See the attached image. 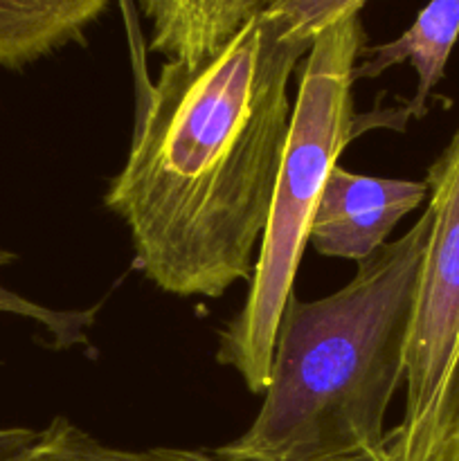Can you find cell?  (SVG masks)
I'll return each mask as SVG.
<instances>
[{
  "mask_svg": "<svg viewBox=\"0 0 459 461\" xmlns=\"http://www.w3.org/2000/svg\"><path fill=\"white\" fill-rule=\"evenodd\" d=\"M4 461H223L214 453L178 446L153 448H122L106 444L72 423L66 417H54L34 439Z\"/></svg>",
  "mask_w": 459,
  "mask_h": 461,
  "instance_id": "9c48e42d",
  "label": "cell"
},
{
  "mask_svg": "<svg viewBox=\"0 0 459 461\" xmlns=\"http://www.w3.org/2000/svg\"><path fill=\"white\" fill-rule=\"evenodd\" d=\"M111 0H0V70H21L84 41Z\"/></svg>",
  "mask_w": 459,
  "mask_h": 461,
  "instance_id": "ba28073f",
  "label": "cell"
},
{
  "mask_svg": "<svg viewBox=\"0 0 459 461\" xmlns=\"http://www.w3.org/2000/svg\"><path fill=\"white\" fill-rule=\"evenodd\" d=\"M130 5H133V0H122V7H124V14H126V18H129V27H130V34H133V7H130Z\"/></svg>",
  "mask_w": 459,
  "mask_h": 461,
  "instance_id": "5bb4252c",
  "label": "cell"
},
{
  "mask_svg": "<svg viewBox=\"0 0 459 461\" xmlns=\"http://www.w3.org/2000/svg\"><path fill=\"white\" fill-rule=\"evenodd\" d=\"M364 45L360 14H351L320 32L304 57L291 135L246 302L216 331V363L232 367L252 394H264L270 383L274 336L292 295L315 207L342 149L356 135L351 90Z\"/></svg>",
  "mask_w": 459,
  "mask_h": 461,
  "instance_id": "3957f363",
  "label": "cell"
},
{
  "mask_svg": "<svg viewBox=\"0 0 459 461\" xmlns=\"http://www.w3.org/2000/svg\"><path fill=\"white\" fill-rule=\"evenodd\" d=\"M16 255L7 248L0 246V268L14 264ZM102 304H94L90 309H75V311H57L48 309V306L32 302L27 297L18 295V293L9 291L7 286L0 284V313L18 315V318H27L32 322L40 324L52 340L50 345L54 349H70V347L88 345L90 342V327L97 320Z\"/></svg>",
  "mask_w": 459,
  "mask_h": 461,
  "instance_id": "30bf717a",
  "label": "cell"
},
{
  "mask_svg": "<svg viewBox=\"0 0 459 461\" xmlns=\"http://www.w3.org/2000/svg\"><path fill=\"white\" fill-rule=\"evenodd\" d=\"M432 230L405 347V410L390 461H428L459 428V129L428 169Z\"/></svg>",
  "mask_w": 459,
  "mask_h": 461,
  "instance_id": "277c9868",
  "label": "cell"
},
{
  "mask_svg": "<svg viewBox=\"0 0 459 461\" xmlns=\"http://www.w3.org/2000/svg\"><path fill=\"white\" fill-rule=\"evenodd\" d=\"M428 461H459V428L432 453Z\"/></svg>",
  "mask_w": 459,
  "mask_h": 461,
  "instance_id": "4fadbf2b",
  "label": "cell"
},
{
  "mask_svg": "<svg viewBox=\"0 0 459 461\" xmlns=\"http://www.w3.org/2000/svg\"><path fill=\"white\" fill-rule=\"evenodd\" d=\"M432 212L358 261L322 300L292 293L274 336L264 405L223 461H390L385 414L403 383L405 347Z\"/></svg>",
  "mask_w": 459,
  "mask_h": 461,
  "instance_id": "7a4b0ae2",
  "label": "cell"
},
{
  "mask_svg": "<svg viewBox=\"0 0 459 461\" xmlns=\"http://www.w3.org/2000/svg\"><path fill=\"white\" fill-rule=\"evenodd\" d=\"M151 25L148 50L166 61L202 63L273 0H135Z\"/></svg>",
  "mask_w": 459,
  "mask_h": 461,
  "instance_id": "8992f818",
  "label": "cell"
},
{
  "mask_svg": "<svg viewBox=\"0 0 459 461\" xmlns=\"http://www.w3.org/2000/svg\"><path fill=\"white\" fill-rule=\"evenodd\" d=\"M309 48L259 14L207 61L160 68L104 194L153 286L220 297L252 277L291 135L288 79Z\"/></svg>",
  "mask_w": 459,
  "mask_h": 461,
  "instance_id": "6da1fadb",
  "label": "cell"
},
{
  "mask_svg": "<svg viewBox=\"0 0 459 461\" xmlns=\"http://www.w3.org/2000/svg\"><path fill=\"white\" fill-rule=\"evenodd\" d=\"M364 3L367 0H273L261 14L277 25L282 36L310 45L328 25L360 14Z\"/></svg>",
  "mask_w": 459,
  "mask_h": 461,
  "instance_id": "8fae6325",
  "label": "cell"
},
{
  "mask_svg": "<svg viewBox=\"0 0 459 461\" xmlns=\"http://www.w3.org/2000/svg\"><path fill=\"white\" fill-rule=\"evenodd\" d=\"M459 39V0H430L412 25L394 41L364 45L354 79H374L390 68L410 63L417 72V93L405 106V117H423Z\"/></svg>",
  "mask_w": 459,
  "mask_h": 461,
  "instance_id": "52a82bcc",
  "label": "cell"
},
{
  "mask_svg": "<svg viewBox=\"0 0 459 461\" xmlns=\"http://www.w3.org/2000/svg\"><path fill=\"white\" fill-rule=\"evenodd\" d=\"M39 430H32V428H0V461H4L12 455H16L18 450L25 448L32 439L36 437Z\"/></svg>",
  "mask_w": 459,
  "mask_h": 461,
  "instance_id": "7c38bea8",
  "label": "cell"
},
{
  "mask_svg": "<svg viewBox=\"0 0 459 461\" xmlns=\"http://www.w3.org/2000/svg\"><path fill=\"white\" fill-rule=\"evenodd\" d=\"M428 194L426 180L376 178L336 165L310 221V246L324 257L358 264L385 246L399 221L418 210Z\"/></svg>",
  "mask_w": 459,
  "mask_h": 461,
  "instance_id": "5b68a950",
  "label": "cell"
}]
</instances>
